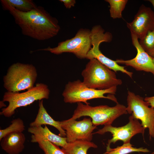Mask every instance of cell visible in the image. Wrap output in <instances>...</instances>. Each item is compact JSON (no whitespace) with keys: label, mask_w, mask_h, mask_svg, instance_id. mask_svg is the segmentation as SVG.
Returning <instances> with one entry per match:
<instances>
[{"label":"cell","mask_w":154,"mask_h":154,"mask_svg":"<svg viewBox=\"0 0 154 154\" xmlns=\"http://www.w3.org/2000/svg\"><path fill=\"white\" fill-rule=\"evenodd\" d=\"M2 7L13 16L24 35L44 40L56 36L60 29L57 19L41 6L28 12L20 11L11 6Z\"/></svg>","instance_id":"obj_1"},{"label":"cell","mask_w":154,"mask_h":154,"mask_svg":"<svg viewBox=\"0 0 154 154\" xmlns=\"http://www.w3.org/2000/svg\"><path fill=\"white\" fill-rule=\"evenodd\" d=\"M81 75L84 84L93 89L106 90L122 83L121 80L117 78L115 72L95 58L90 60Z\"/></svg>","instance_id":"obj_2"},{"label":"cell","mask_w":154,"mask_h":154,"mask_svg":"<svg viewBox=\"0 0 154 154\" xmlns=\"http://www.w3.org/2000/svg\"><path fill=\"white\" fill-rule=\"evenodd\" d=\"M37 76V69L33 64L15 63L9 68L3 77V86L11 92L27 90L34 87Z\"/></svg>","instance_id":"obj_3"},{"label":"cell","mask_w":154,"mask_h":154,"mask_svg":"<svg viewBox=\"0 0 154 154\" xmlns=\"http://www.w3.org/2000/svg\"><path fill=\"white\" fill-rule=\"evenodd\" d=\"M50 93L48 86L42 83H37L32 88L22 93L7 91L4 94L3 101L8 102L9 105L2 109L0 114L11 117L17 108L26 106L36 101L48 99Z\"/></svg>","instance_id":"obj_4"},{"label":"cell","mask_w":154,"mask_h":154,"mask_svg":"<svg viewBox=\"0 0 154 154\" xmlns=\"http://www.w3.org/2000/svg\"><path fill=\"white\" fill-rule=\"evenodd\" d=\"M117 86H113L106 90L94 89L87 87L79 80L69 82L66 84L62 93L64 101L66 103L84 102L89 104L88 100L102 98L111 100L117 104L116 94Z\"/></svg>","instance_id":"obj_5"},{"label":"cell","mask_w":154,"mask_h":154,"mask_svg":"<svg viewBox=\"0 0 154 154\" xmlns=\"http://www.w3.org/2000/svg\"><path fill=\"white\" fill-rule=\"evenodd\" d=\"M71 120H76L83 116H88L92 119L93 125H112L113 121L120 116L127 114L126 107L119 103L113 107L107 105L92 106L89 104L77 103Z\"/></svg>","instance_id":"obj_6"},{"label":"cell","mask_w":154,"mask_h":154,"mask_svg":"<svg viewBox=\"0 0 154 154\" xmlns=\"http://www.w3.org/2000/svg\"><path fill=\"white\" fill-rule=\"evenodd\" d=\"M92 46L91 30L81 28L74 37L59 42L56 47L51 48L49 46L36 51H48L57 55L65 52L71 53L78 58L83 59L86 58Z\"/></svg>","instance_id":"obj_7"},{"label":"cell","mask_w":154,"mask_h":154,"mask_svg":"<svg viewBox=\"0 0 154 154\" xmlns=\"http://www.w3.org/2000/svg\"><path fill=\"white\" fill-rule=\"evenodd\" d=\"M91 31V43L93 47L88 52L86 59L90 60L95 58L116 73L121 71L132 78L133 72L128 71L124 66L119 65L116 61L105 56L99 49L100 45L102 42H110L112 41V34L108 32H105L104 29L100 25L93 27Z\"/></svg>","instance_id":"obj_8"},{"label":"cell","mask_w":154,"mask_h":154,"mask_svg":"<svg viewBox=\"0 0 154 154\" xmlns=\"http://www.w3.org/2000/svg\"><path fill=\"white\" fill-rule=\"evenodd\" d=\"M127 112L139 119L145 129L148 128L149 139L154 138V108L149 107L144 99L134 93L128 91L127 97Z\"/></svg>","instance_id":"obj_9"},{"label":"cell","mask_w":154,"mask_h":154,"mask_svg":"<svg viewBox=\"0 0 154 154\" xmlns=\"http://www.w3.org/2000/svg\"><path fill=\"white\" fill-rule=\"evenodd\" d=\"M129 122L124 126L117 127L113 126L112 125H105L93 134L103 135L110 132L112 134V138L108 141L106 148L110 147L111 143L114 144L118 140L122 141L123 143H130L131 138L135 135L138 133L143 135L145 129L138 119L132 115L129 117Z\"/></svg>","instance_id":"obj_10"},{"label":"cell","mask_w":154,"mask_h":154,"mask_svg":"<svg viewBox=\"0 0 154 154\" xmlns=\"http://www.w3.org/2000/svg\"><path fill=\"white\" fill-rule=\"evenodd\" d=\"M60 122L62 128L65 131L68 143L78 140L91 141L92 132L97 128L90 118H85L80 121L69 119Z\"/></svg>","instance_id":"obj_11"},{"label":"cell","mask_w":154,"mask_h":154,"mask_svg":"<svg viewBox=\"0 0 154 154\" xmlns=\"http://www.w3.org/2000/svg\"><path fill=\"white\" fill-rule=\"evenodd\" d=\"M131 33L141 39L154 28V13L149 7L142 5L132 21L127 23Z\"/></svg>","instance_id":"obj_12"},{"label":"cell","mask_w":154,"mask_h":154,"mask_svg":"<svg viewBox=\"0 0 154 154\" xmlns=\"http://www.w3.org/2000/svg\"><path fill=\"white\" fill-rule=\"evenodd\" d=\"M131 36L132 44L137 51L135 57L127 60L117 59L116 60V62L118 64L132 67L137 70L151 72L154 76V64L153 58L141 47L137 36L131 33Z\"/></svg>","instance_id":"obj_13"},{"label":"cell","mask_w":154,"mask_h":154,"mask_svg":"<svg viewBox=\"0 0 154 154\" xmlns=\"http://www.w3.org/2000/svg\"><path fill=\"white\" fill-rule=\"evenodd\" d=\"M28 132L32 134L31 142L38 143L40 141H48L58 146L64 148L67 144L66 137H62L53 133L46 125L30 127Z\"/></svg>","instance_id":"obj_14"},{"label":"cell","mask_w":154,"mask_h":154,"mask_svg":"<svg viewBox=\"0 0 154 154\" xmlns=\"http://www.w3.org/2000/svg\"><path fill=\"white\" fill-rule=\"evenodd\" d=\"M25 135L22 132L9 134L0 141L1 148L8 154H19L25 148Z\"/></svg>","instance_id":"obj_15"},{"label":"cell","mask_w":154,"mask_h":154,"mask_svg":"<svg viewBox=\"0 0 154 154\" xmlns=\"http://www.w3.org/2000/svg\"><path fill=\"white\" fill-rule=\"evenodd\" d=\"M48 125L56 128L59 131V135L66 136L65 131L62 128L60 121L54 120L48 114L43 104V100L39 101V109L36 117L34 121L30 124V127L42 126Z\"/></svg>","instance_id":"obj_16"},{"label":"cell","mask_w":154,"mask_h":154,"mask_svg":"<svg viewBox=\"0 0 154 154\" xmlns=\"http://www.w3.org/2000/svg\"><path fill=\"white\" fill-rule=\"evenodd\" d=\"M97 147V145L91 141L78 140L68 143L65 147L62 149L66 154H87L89 149Z\"/></svg>","instance_id":"obj_17"},{"label":"cell","mask_w":154,"mask_h":154,"mask_svg":"<svg viewBox=\"0 0 154 154\" xmlns=\"http://www.w3.org/2000/svg\"><path fill=\"white\" fill-rule=\"evenodd\" d=\"M0 2L2 6H11L23 12L29 11L37 7L31 0H1Z\"/></svg>","instance_id":"obj_18"},{"label":"cell","mask_w":154,"mask_h":154,"mask_svg":"<svg viewBox=\"0 0 154 154\" xmlns=\"http://www.w3.org/2000/svg\"><path fill=\"white\" fill-rule=\"evenodd\" d=\"M150 152L149 150L146 148L133 147L130 142L123 143L121 146H117L115 148H111L110 147L106 148V152L104 154H128L133 152Z\"/></svg>","instance_id":"obj_19"},{"label":"cell","mask_w":154,"mask_h":154,"mask_svg":"<svg viewBox=\"0 0 154 154\" xmlns=\"http://www.w3.org/2000/svg\"><path fill=\"white\" fill-rule=\"evenodd\" d=\"M110 5V16L113 19L122 18V13L128 2L127 0H106Z\"/></svg>","instance_id":"obj_20"},{"label":"cell","mask_w":154,"mask_h":154,"mask_svg":"<svg viewBox=\"0 0 154 154\" xmlns=\"http://www.w3.org/2000/svg\"><path fill=\"white\" fill-rule=\"evenodd\" d=\"M139 43L146 53L152 58L154 57V28L140 39Z\"/></svg>","instance_id":"obj_21"},{"label":"cell","mask_w":154,"mask_h":154,"mask_svg":"<svg viewBox=\"0 0 154 154\" xmlns=\"http://www.w3.org/2000/svg\"><path fill=\"white\" fill-rule=\"evenodd\" d=\"M25 129V126L23 120L20 118L15 119L11 121L8 127L0 129V141L5 136L15 132H23Z\"/></svg>","instance_id":"obj_22"},{"label":"cell","mask_w":154,"mask_h":154,"mask_svg":"<svg viewBox=\"0 0 154 154\" xmlns=\"http://www.w3.org/2000/svg\"><path fill=\"white\" fill-rule=\"evenodd\" d=\"M38 143L39 146L44 152L47 154H66L58 146L48 141H40Z\"/></svg>","instance_id":"obj_23"},{"label":"cell","mask_w":154,"mask_h":154,"mask_svg":"<svg viewBox=\"0 0 154 154\" xmlns=\"http://www.w3.org/2000/svg\"><path fill=\"white\" fill-rule=\"evenodd\" d=\"M59 1L63 3L66 8L70 9L74 6L76 3L75 0H60Z\"/></svg>","instance_id":"obj_24"},{"label":"cell","mask_w":154,"mask_h":154,"mask_svg":"<svg viewBox=\"0 0 154 154\" xmlns=\"http://www.w3.org/2000/svg\"><path fill=\"white\" fill-rule=\"evenodd\" d=\"M144 100L148 104L149 106L154 108V96L146 97L144 98Z\"/></svg>","instance_id":"obj_25"},{"label":"cell","mask_w":154,"mask_h":154,"mask_svg":"<svg viewBox=\"0 0 154 154\" xmlns=\"http://www.w3.org/2000/svg\"><path fill=\"white\" fill-rule=\"evenodd\" d=\"M5 106H6L4 103V102L3 100L0 101V108L3 107H5Z\"/></svg>","instance_id":"obj_26"},{"label":"cell","mask_w":154,"mask_h":154,"mask_svg":"<svg viewBox=\"0 0 154 154\" xmlns=\"http://www.w3.org/2000/svg\"><path fill=\"white\" fill-rule=\"evenodd\" d=\"M148 1L151 3L154 8V0H149Z\"/></svg>","instance_id":"obj_27"},{"label":"cell","mask_w":154,"mask_h":154,"mask_svg":"<svg viewBox=\"0 0 154 154\" xmlns=\"http://www.w3.org/2000/svg\"><path fill=\"white\" fill-rule=\"evenodd\" d=\"M153 63L154 64V57H153Z\"/></svg>","instance_id":"obj_28"},{"label":"cell","mask_w":154,"mask_h":154,"mask_svg":"<svg viewBox=\"0 0 154 154\" xmlns=\"http://www.w3.org/2000/svg\"><path fill=\"white\" fill-rule=\"evenodd\" d=\"M151 154H154V151Z\"/></svg>","instance_id":"obj_29"},{"label":"cell","mask_w":154,"mask_h":154,"mask_svg":"<svg viewBox=\"0 0 154 154\" xmlns=\"http://www.w3.org/2000/svg\"><path fill=\"white\" fill-rule=\"evenodd\" d=\"M45 154H47V153H45Z\"/></svg>","instance_id":"obj_30"}]
</instances>
